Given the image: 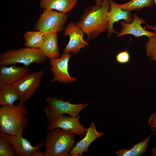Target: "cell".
<instances>
[{"label": "cell", "instance_id": "obj_23", "mask_svg": "<svg viewBox=\"0 0 156 156\" xmlns=\"http://www.w3.org/2000/svg\"><path fill=\"white\" fill-rule=\"evenodd\" d=\"M148 39L145 44V49L147 56L150 57L156 55V34Z\"/></svg>", "mask_w": 156, "mask_h": 156}, {"label": "cell", "instance_id": "obj_28", "mask_svg": "<svg viewBox=\"0 0 156 156\" xmlns=\"http://www.w3.org/2000/svg\"><path fill=\"white\" fill-rule=\"evenodd\" d=\"M96 5L99 6H101L102 4V2L103 1L102 0H94Z\"/></svg>", "mask_w": 156, "mask_h": 156}, {"label": "cell", "instance_id": "obj_5", "mask_svg": "<svg viewBox=\"0 0 156 156\" xmlns=\"http://www.w3.org/2000/svg\"><path fill=\"white\" fill-rule=\"evenodd\" d=\"M46 101L48 105L44 109V111L49 123L64 114L70 116H77L84 107L89 105L86 103L73 104L70 101H64L61 98L55 97H48Z\"/></svg>", "mask_w": 156, "mask_h": 156}, {"label": "cell", "instance_id": "obj_22", "mask_svg": "<svg viewBox=\"0 0 156 156\" xmlns=\"http://www.w3.org/2000/svg\"><path fill=\"white\" fill-rule=\"evenodd\" d=\"M16 155L14 148L8 140L7 134L0 132V156Z\"/></svg>", "mask_w": 156, "mask_h": 156}, {"label": "cell", "instance_id": "obj_29", "mask_svg": "<svg viewBox=\"0 0 156 156\" xmlns=\"http://www.w3.org/2000/svg\"><path fill=\"white\" fill-rule=\"evenodd\" d=\"M152 154L153 156H156V146L152 148Z\"/></svg>", "mask_w": 156, "mask_h": 156}, {"label": "cell", "instance_id": "obj_4", "mask_svg": "<svg viewBox=\"0 0 156 156\" xmlns=\"http://www.w3.org/2000/svg\"><path fill=\"white\" fill-rule=\"evenodd\" d=\"M47 58L40 49L20 48L1 52L0 54V66L22 64L28 66L33 64H42Z\"/></svg>", "mask_w": 156, "mask_h": 156}, {"label": "cell", "instance_id": "obj_25", "mask_svg": "<svg viewBox=\"0 0 156 156\" xmlns=\"http://www.w3.org/2000/svg\"><path fill=\"white\" fill-rule=\"evenodd\" d=\"M147 123L151 128L155 132L156 140V111L151 115Z\"/></svg>", "mask_w": 156, "mask_h": 156}, {"label": "cell", "instance_id": "obj_8", "mask_svg": "<svg viewBox=\"0 0 156 156\" xmlns=\"http://www.w3.org/2000/svg\"><path fill=\"white\" fill-rule=\"evenodd\" d=\"M72 54L63 53L60 57L49 59L50 70L53 75L52 82L71 83L76 80L71 77L68 71L69 62Z\"/></svg>", "mask_w": 156, "mask_h": 156}, {"label": "cell", "instance_id": "obj_20", "mask_svg": "<svg viewBox=\"0 0 156 156\" xmlns=\"http://www.w3.org/2000/svg\"><path fill=\"white\" fill-rule=\"evenodd\" d=\"M46 35L38 30L27 31L24 35V44L26 47L40 49Z\"/></svg>", "mask_w": 156, "mask_h": 156}, {"label": "cell", "instance_id": "obj_15", "mask_svg": "<svg viewBox=\"0 0 156 156\" xmlns=\"http://www.w3.org/2000/svg\"><path fill=\"white\" fill-rule=\"evenodd\" d=\"M29 70L28 66H0V85H13L28 74Z\"/></svg>", "mask_w": 156, "mask_h": 156}, {"label": "cell", "instance_id": "obj_1", "mask_svg": "<svg viewBox=\"0 0 156 156\" xmlns=\"http://www.w3.org/2000/svg\"><path fill=\"white\" fill-rule=\"evenodd\" d=\"M102 1L101 6L95 4L86 8L83 14L76 23L89 39L96 38L107 30L109 4V0Z\"/></svg>", "mask_w": 156, "mask_h": 156}, {"label": "cell", "instance_id": "obj_16", "mask_svg": "<svg viewBox=\"0 0 156 156\" xmlns=\"http://www.w3.org/2000/svg\"><path fill=\"white\" fill-rule=\"evenodd\" d=\"M40 7L42 9L54 10L66 13L72 10L78 0H40Z\"/></svg>", "mask_w": 156, "mask_h": 156}, {"label": "cell", "instance_id": "obj_9", "mask_svg": "<svg viewBox=\"0 0 156 156\" xmlns=\"http://www.w3.org/2000/svg\"><path fill=\"white\" fill-rule=\"evenodd\" d=\"M84 33L74 23L70 22L64 28L63 34L68 36L69 40L63 50L64 53L75 54L79 52L81 48L88 45L84 38Z\"/></svg>", "mask_w": 156, "mask_h": 156}, {"label": "cell", "instance_id": "obj_31", "mask_svg": "<svg viewBox=\"0 0 156 156\" xmlns=\"http://www.w3.org/2000/svg\"><path fill=\"white\" fill-rule=\"evenodd\" d=\"M154 2L155 3L156 6V0H154ZM155 27H156V23L155 24L154 26Z\"/></svg>", "mask_w": 156, "mask_h": 156}, {"label": "cell", "instance_id": "obj_14", "mask_svg": "<svg viewBox=\"0 0 156 156\" xmlns=\"http://www.w3.org/2000/svg\"><path fill=\"white\" fill-rule=\"evenodd\" d=\"M22 132L16 135L7 134L8 140L14 148L17 155L32 156L35 151L42 146L43 142L41 141L38 145L33 146L27 138L22 136Z\"/></svg>", "mask_w": 156, "mask_h": 156}, {"label": "cell", "instance_id": "obj_24", "mask_svg": "<svg viewBox=\"0 0 156 156\" xmlns=\"http://www.w3.org/2000/svg\"><path fill=\"white\" fill-rule=\"evenodd\" d=\"M130 60V55L127 50L118 53L116 55V61L120 64H125L128 63Z\"/></svg>", "mask_w": 156, "mask_h": 156}, {"label": "cell", "instance_id": "obj_6", "mask_svg": "<svg viewBox=\"0 0 156 156\" xmlns=\"http://www.w3.org/2000/svg\"><path fill=\"white\" fill-rule=\"evenodd\" d=\"M68 17L66 13L52 9H44L35 28L45 34L57 33L64 29Z\"/></svg>", "mask_w": 156, "mask_h": 156}, {"label": "cell", "instance_id": "obj_10", "mask_svg": "<svg viewBox=\"0 0 156 156\" xmlns=\"http://www.w3.org/2000/svg\"><path fill=\"white\" fill-rule=\"evenodd\" d=\"M80 116H67L63 115L49 123L47 129L50 131L60 128L75 134L85 135L87 128L82 126L79 121Z\"/></svg>", "mask_w": 156, "mask_h": 156}, {"label": "cell", "instance_id": "obj_17", "mask_svg": "<svg viewBox=\"0 0 156 156\" xmlns=\"http://www.w3.org/2000/svg\"><path fill=\"white\" fill-rule=\"evenodd\" d=\"M57 34H46L40 48L46 57L49 59L58 58L60 56Z\"/></svg>", "mask_w": 156, "mask_h": 156}, {"label": "cell", "instance_id": "obj_11", "mask_svg": "<svg viewBox=\"0 0 156 156\" xmlns=\"http://www.w3.org/2000/svg\"><path fill=\"white\" fill-rule=\"evenodd\" d=\"M133 20L130 23H127L124 21L120 23L122 28L117 33V37H120L127 34H131L135 37L139 38L145 36L150 38L156 34L155 32L148 31L144 28L141 25L146 23L145 21L140 17L136 14L133 15Z\"/></svg>", "mask_w": 156, "mask_h": 156}, {"label": "cell", "instance_id": "obj_12", "mask_svg": "<svg viewBox=\"0 0 156 156\" xmlns=\"http://www.w3.org/2000/svg\"><path fill=\"white\" fill-rule=\"evenodd\" d=\"M110 9L107 14L108 24L107 29V36L109 37L113 33H118L115 31L114 25L116 22L123 20L127 23H130L133 20L132 13L131 12L125 10L118 5V4L112 0H109Z\"/></svg>", "mask_w": 156, "mask_h": 156}, {"label": "cell", "instance_id": "obj_7", "mask_svg": "<svg viewBox=\"0 0 156 156\" xmlns=\"http://www.w3.org/2000/svg\"><path fill=\"white\" fill-rule=\"evenodd\" d=\"M44 71L28 73L12 85L17 92L20 101L24 103L34 95L40 85Z\"/></svg>", "mask_w": 156, "mask_h": 156}, {"label": "cell", "instance_id": "obj_27", "mask_svg": "<svg viewBox=\"0 0 156 156\" xmlns=\"http://www.w3.org/2000/svg\"><path fill=\"white\" fill-rule=\"evenodd\" d=\"M146 27L149 29L152 30L156 33V27L151 25L146 24L145 25Z\"/></svg>", "mask_w": 156, "mask_h": 156}, {"label": "cell", "instance_id": "obj_2", "mask_svg": "<svg viewBox=\"0 0 156 156\" xmlns=\"http://www.w3.org/2000/svg\"><path fill=\"white\" fill-rule=\"evenodd\" d=\"M27 113L24 103L1 106L0 108V132L16 135L23 132L27 127L26 118Z\"/></svg>", "mask_w": 156, "mask_h": 156}, {"label": "cell", "instance_id": "obj_21", "mask_svg": "<svg viewBox=\"0 0 156 156\" xmlns=\"http://www.w3.org/2000/svg\"><path fill=\"white\" fill-rule=\"evenodd\" d=\"M154 3V0H130L124 4H118V5L123 10L131 12L151 6Z\"/></svg>", "mask_w": 156, "mask_h": 156}, {"label": "cell", "instance_id": "obj_19", "mask_svg": "<svg viewBox=\"0 0 156 156\" xmlns=\"http://www.w3.org/2000/svg\"><path fill=\"white\" fill-rule=\"evenodd\" d=\"M153 131L149 136L144 140L134 145L130 148H126L120 149L116 152L117 156H140L146 151L148 145L151 135L154 133Z\"/></svg>", "mask_w": 156, "mask_h": 156}, {"label": "cell", "instance_id": "obj_13", "mask_svg": "<svg viewBox=\"0 0 156 156\" xmlns=\"http://www.w3.org/2000/svg\"><path fill=\"white\" fill-rule=\"evenodd\" d=\"M104 133L98 132L94 123L91 122L85 137L77 142L70 151L69 156H82L83 153L87 152L90 144L97 138L102 137Z\"/></svg>", "mask_w": 156, "mask_h": 156}, {"label": "cell", "instance_id": "obj_30", "mask_svg": "<svg viewBox=\"0 0 156 156\" xmlns=\"http://www.w3.org/2000/svg\"><path fill=\"white\" fill-rule=\"evenodd\" d=\"M149 59L150 60L154 62L156 64V55L154 56L150 57Z\"/></svg>", "mask_w": 156, "mask_h": 156}, {"label": "cell", "instance_id": "obj_26", "mask_svg": "<svg viewBox=\"0 0 156 156\" xmlns=\"http://www.w3.org/2000/svg\"><path fill=\"white\" fill-rule=\"evenodd\" d=\"M32 156H45V153L40 150V149L36 150L32 155Z\"/></svg>", "mask_w": 156, "mask_h": 156}, {"label": "cell", "instance_id": "obj_3", "mask_svg": "<svg viewBox=\"0 0 156 156\" xmlns=\"http://www.w3.org/2000/svg\"><path fill=\"white\" fill-rule=\"evenodd\" d=\"M45 156H69L75 145V135L60 128L49 131L44 141Z\"/></svg>", "mask_w": 156, "mask_h": 156}, {"label": "cell", "instance_id": "obj_18", "mask_svg": "<svg viewBox=\"0 0 156 156\" xmlns=\"http://www.w3.org/2000/svg\"><path fill=\"white\" fill-rule=\"evenodd\" d=\"M19 99L18 94L12 85H0V105L10 106Z\"/></svg>", "mask_w": 156, "mask_h": 156}]
</instances>
